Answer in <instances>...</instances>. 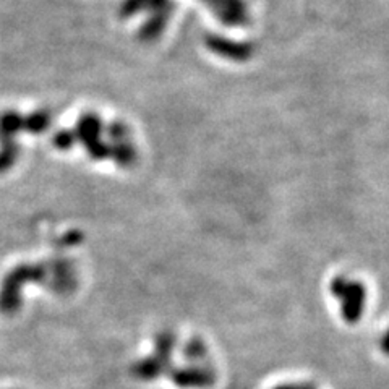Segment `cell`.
Segmentation results:
<instances>
[{
	"label": "cell",
	"instance_id": "obj_1",
	"mask_svg": "<svg viewBox=\"0 0 389 389\" xmlns=\"http://www.w3.org/2000/svg\"><path fill=\"white\" fill-rule=\"evenodd\" d=\"M331 293L341 300L342 318L354 324L362 318L365 309V286L357 280H349L344 276H336L331 280Z\"/></svg>",
	"mask_w": 389,
	"mask_h": 389
},
{
	"label": "cell",
	"instance_id": "obj_2",
	"mask_svg": "<svg viewBox=\"0 0 389 389\" xmlns=\"http://www.w3.org/2000/svg\"><path fill=\"white\" fill-rule=\"evenodd\" d=\"M170 379L179 388H210L214 384L216 373L210 366H190V368L172 370Z\"/></svg>",
	"mask_w": 389,
	"mask_h": 389
},
{
	"label": "cell",
	"instance_id": "obj_3",
	"mask_svg": "<svg viewBox=\"0 0 389 389\" xmlns=\"http://www.w3.org/2000/svg\"><path fill=\"white\" fill-rule=\"evenodd\" d=\"M167 370V364L157 359L156 355L149 357V359L140 362L135 366V375L142 379H153L157 378L161 373H164Z\"/></svg>",
	"mask_w": 389,
	"mask_h": 389
},
{
	"label": "cell",
	"instance_id": "obj_4",
	"mask_svg": "<svg viewBox=\"0 0 389 389\" xmlns=\"http://www.w3.org/2000/svg\"><path fill=\"white\" fill-rule=\"evenodd\" d=\"M206 354H208L206 346L200 337H193L192 341L187 342V346H185V349H184L185 359H187L188 362H194V364L205 360Z\"/></svg>",
	"mask_w": 389,
	"mask_h": 389
},
{
	"label": "cell",
	"instance_id": "obj_5",
	"mask_svg": "<svg viewBox=\"0 0 389 389\" xmlns=\"http://www.w3.org/2000/svg\"><path fill=\"white\" fill-rule=\"evenodd\" d=\"M379 346H381V351L384 352V354L389 355V329L386 331V334L383 336L381 344H379Z\"/></svg>",
	"mask_w": 389,
	"mask_h": 389
}]
</instances>
